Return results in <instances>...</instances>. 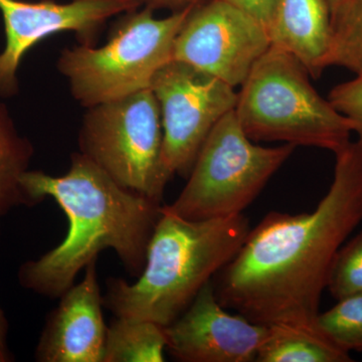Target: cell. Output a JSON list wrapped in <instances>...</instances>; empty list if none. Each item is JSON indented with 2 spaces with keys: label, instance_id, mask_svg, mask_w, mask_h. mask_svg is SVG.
Wrapping results in <instances>:
<instances>
[{
  "label": "cell",
  "instance_id": "cell-1",
  "mask_svg": "<svg viewBox=\"0 0 362 362\" xmlns=\"http://www.w3.org/2000/svg\"><path fill=\"white\" fill-rule=\"evenodd\" d=\"M362 221V147L335 153L327 194L311 213L272 211L211 280L218 302L269 326L316 322L340 247Z\"/></svg>",
  "mask_w": 362,
  "mask_h": 362
},
{
  "label": "cell",
  "instance_id": "cell-2",
  "mask_svg": "<svg viewBox=\"0 0 362 362\" xmlns=\"http://www.w3.org/2000/svg\"><path fill=\"white\" fill-rule=\"evenodd\" d=\"M23 187L30 207L47 197L54 199L65 213L69 228L61 244L20 267L21 287L51 299L63 296L80 272L108 249L131 276L142 273L162 202L119 185L81 152L71 156L66 175L28 170Z\"/></svg>",
  "mask_w": 362,
  "mask_h": 362
},
{
  "label": "cell",
  "instance_id": "cell-3",
  "mask_svg": "<svg viewBox=\"0 0 362 362\" xmlns=\"http://www.w3.org/2000/svg\"><path fill=\"white\" fill-rule=\"evenodd\" d=\"M251 228L243 214L192 221L163 204L142 273L132 284L109 278L104 308L115 317L170 325L235 258Z\"/></svg>",
  "mask_w": 362,
  "mask_h": 362
},
{
  "label": "cell",
  "instance_id": "cell-4",
  "mask_svg": "<svg viewBox=\"0 0 362 362\" xmlns=\"http://www.w3.org/2000/svg\"><path fill=\"white\" fill-rule=\"evenodd\" d=\"M238 92L235 114L254 142H283L337 153L354 126L317 92L304 66L271 45Z\"/></svg>",
  "mask_w": 362,
  "mask_h": 362
},
{
  "label": "cell",
  "instance_id": "cell-5",
  "mask_svg": "<svg viewBox=\"0 0 362 362\" xmlns=\"http://www.w3.org/2000/svg\"><path fill=\"white\" fill-rule=\"evenodd\" d=\"M194 8L158 18L144 6L124 14L103 47L63 49L58 69L71 95L90 108L150 89L157 71L173 61L176 37Z\"/></svg>",
  "mask_w": 362,
  "mask_h": 362
},
{
  "label": "cell",
  "instance_id": "cell-6",
  "mask_svg": "<svg viewBox=\"0 0 362 362\" xmlns=\"http://www.w3.org/2000/svg\"><path fill=\"white\" fill-rule=\"evenodd\" d=\"M295 148L292 144L264 147L252 141L233 110L214 126L182 192L165 206L192 221L243 214Z\"/></svg>",
  "mask_w": 362,
  "mask_h": 362
},
{
  "label": "cell",
  "instance_id": "cell-7",
  "mask_svg": "<svg viewBox=\"0 0 362 362\" xmlns=\"http://www.w3.org/2000/svg\"><path fill=\"white\" fill-rule=\"evenodd\" d=\"M88 109L78 137L81 153L122 187L163 202L171 180L162 165L160 108L152 90Z\"/></svg>",
  "mask_w": 362,
  "mask_h": 362
},
{
  "label": "cell",
  "instance_id": "cell-8",
  "mask_svg": "<svg viewBox=\"0 0 362 362\" xmlns=\"http://www.w3.org/2000/svg\"><path fill=\"white\" fill-rule=\"evenodd\" d=\"M150 89L160 108L162 165L166 175L188 177L214 126L235 110V88L194 68L171 61L157 71Z\"/></svg>",
  "mask_w": 362,
  "mask_h": 362
},
{
  "label": "cell",
  "instance_id": "cell-9",
  "mask_svg": "<svg viewBox=\"0 0 362 362\" xmlns=\"http://www.w3.org/2000/svg\"><path fill=\"white\" fill-rule=\"evenodd\" d=\"M265 26L223 0L194 7L175 40L173 61L240 87L268 52Z\"/></svg>",
  "mask_w": 362,
  "mask_h": 362
},
{
  "label": "cell",
  "instance_id": "cell-10",
  "mask_svg": "<svg viewBox=\"0 0 362 362\" xmlns=\"http://www.w3.org/2000/svg\"><path fill=\"white\" fill-rule=\"evenodd\" d=\"M142 0H0L6 47L0 52V97L18 93V70L26 52L40 40L63 32L76 33L81 45H93L113 16L134 11Z\"/></svg>",
  "mask_w": 362,
  "mask_h": 362
},
{
  "label": "cell",
  "instance_id": "cell-11",
  "mask_svg": "<svg viewBox=\"0 0 362 362\" xmlns=\"http://www.w3.org/2000/svg\"><path fill=\"white\" fill-rule=\"evenodd\" d=\"M166 349L181 362H251L268 327L232 314L218 302L209 282L187 310L164 327Z\"/></svg>",
  "mask_w": 362,
  "mask_h": 362
},
{
  "label": "cell",
  "instance_id": "cell-12",
  "mask_svg": "<svg viewBox=\"0 0 362 362\" xmlns=\"http://www.w3.org/2000/svg\"><path fill=\"white\" fill-rule=\"evenodd\" d=\"M98 259L85 268L84 278L59 297L49 312L37 347L39 362H104L107 327Z\"/></svg>",
  "mask_w": 362,
  "mask_h": 362
},
{
  "label": "cell",
  "instance_id": "cell-13",
  "mask_svg": "<svg viewBox=\"0 0 362 362\" xmlns=\"http://www.w3.org/2000/svg\"><path fill=\"white\" fill-rule=\"evenodd\" d=\"M268 33L271 45L294 56L310 77L327 69L332 26L326 0H277Z\"/></svg>",
  "mask_w": 362,
  "mask_h": 362
},
{
  "label": "cell",
  "instance_id": "cell-14",
  "mask_svg": "<svg viewBox=\"0 0 362 362\" xmlns=\"http://www.w3.org/2000/svg\"><path fill=\"white\" fill-rule=\"evenodd\" d=\"M259 362H350L349 352L338 346L318 322H280L267 326Z\"/></svg>",
  "mask_w": 362,
  "mask_h": 362
},
{
  "label": "cell",
  "instance_id": "cell-15",
  "mask_svg": "<svg viewBox=\"0 0 362 362\" xmlns=\"http://www.w3.org/2000/svg\"><path fill=\"white\" fill-rule=\"evenodd\" d=\"M33 156L32 142L18 133L6 105L0 103V220L16 207H30L23 177Z\"/></svg>",
  "mask_w": 362,
  "mask_h": 362
},
{
  "label": "cell",
  "instance_id": "cell-16",
  "mask_svg": "<svg viewBox=\"0 0 362 362\" xmlns=\"http://www.w3.org/2000/svg\"><path fill=\"white\" fill-rule=\"evenodd\" d=\"M165 349L159 324L115 317L107 327L104 362H163Z\"/></svg>",
  "mask_w": 362,
  "mask_h": 362
},
{
  "label": "cell",
  "instance_id": "cell-17",
  "mask_svg": "<svg viewBox=\"0 0 362 362\" xmlns=\"http://www.w3.org/2000/svg\"><path fill=\"white\" fill-rule=\"evenodd\" d=\"M331 42L326 65L362 74V0H350L331 14Z\"/></svg>",
  "mask_w": 362,
  "mask_h": 362
},
{
  "label": "cell",
  "instance_id": "cell-18",
  "mask_svg": "<svg viewBox=\"0 0 362 362\" xmlns=\"http://www.w3.org/2000/svg\"><path fill=\"white\" fill-rule=\"evenodd\" d=\"M317 322L345 351H362V293L338 300L329 310L319 313Z\"/></svg>",
  "mask_w": 362,
  "mask_h": 362
},
{
  "label": "cell",
  "instance_id": "cell-19",
  "mask_svg": "<svg viewBox=\"0 0 362 362\" xmlns=\"http://www.w3.org/2000/svg\"><path fill=\"white\" fill-rule=\"evenodd\" d=\"M327 290L337 301L362 293V230L338 251Z\"/></svg>",
  "mask_w": 362,
  "mask_h": 362
},
{
  "label": "cell",
  "instance_id": "cell-20",
  "mask_svg": "<svg viewBox=\"0 0 362 362\" xmlns=\"http://www.w3.org/2000/svg\"><path fill=\"white\" fill-rule=\"evenodd\" d=\"M328 100L339 113L349 119L358 138L356 142L362 147V74L335 86Z\"/></svg>",
  "mask_w": 362,
  "mask_h": 362
},
{
  "label": "cell",
  "instance_id": "cell-21",
  "mask_svg": "<svg viewBox=\"0 0 362 362\" xmlns=\"http://www.w3.org/2000/svg\"><path fill=\"white\" fill-rule=\"evenodd\" d=\"M223 1L249 14L265 26L268 30L274 7L277 0H223Z\"/></svg>",
  "mask_w": 362,
  "mask_h": 362
},
{
  "label": "cell",
  "instance_id": "cell-22",
  "mask_svg": "<svg viewBox=\"0 0 362 362\" xmlns=\"http://www.w3.org/2000/svg\"><path fill=\"white\" fill-rule=\"evenodd\" d=\"M206 1L209 0H142L143 6L149 7L152 11L168 9L171 13L197 7Z\"/></svg>",
  "mask_w": 362,
  "mask_h": 362
},
{
  "label": "cell",
  "instance_id": "cell-23",
  "mask_svg": "<svg viewBox=\"0 0 362 362\" xmlns=\"http://www.w3.org/2000/svg\"><path fill=\"white\" fill-rule=\"evenodd\" d=\"M9 322L6 312L0 306V362L14 361V356L8 344Z\"/></svg>",
  "mask_w": 362,
  "mask_h": 362
},
{
  "label": "cell",
  "instance_id": "cell-24",
  "mask_svg": "<svg viewBox=\"0 0 362 362\" xmlns=\"http://www.w3.org/2000/svg\"><path fill=\"white\" fill-rule=\"evenodd\" d=\"M350 0H326L328 6H329L330 14H333L338 9L341 8L343 6L347 4Z\"/></svg>",
  "mask_w": 362,
  "mask_h": 362
}]
</instances>
